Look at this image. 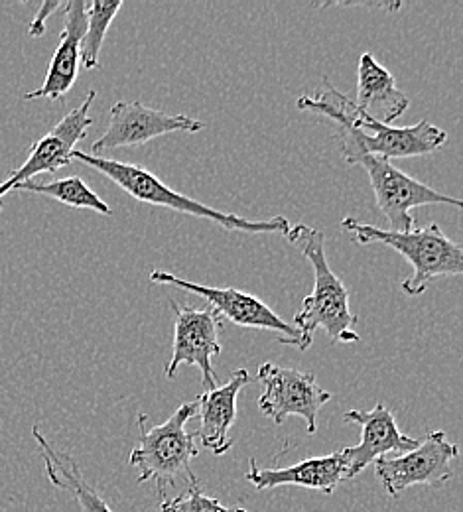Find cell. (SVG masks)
<instances>
[{
  "label": "cell",
  "instance_id": "cell-15",
  "mask_svg": "<svg viewBox=\"0 0 463 512\" xmlns=\"http://www.w3.org/2000/svg\"><path fill=\"white\" fill-rule=\"evenodd\" d=\"M347 465L341 451H333L330 455L310 457L290 467H272L263 469L257 465V459L249 461L247 481L257 487V491L278 489V487H302L331 495L337 485L345 479Z\"/></svg>",
  "mask_w": 463,
  "mask_h": 512
},
{
  "label": "cell",
  "instance_id": "cell-10",
  "mask_svg": "<svg viewBox=\"0 0 463 512\" xmlns=\"http://www.w3.org/2000/svg\"><path fill=\"white\" fill-rule=\"evenodd\" d=\"M95 99H97V91L91 89L87 93L85 101L77 109L69 111L66 117L46 136H42L38 142H34L24 164L20 168L12 170L10 176L0 184V201L6 193L14 192L16 186L30 182L32 178L46 174V172L54 174L73 162L71 154H73L77 142L87 136V130L93 125L89 109L95 103Z\"/></svg>",
  "mask_w": 463,
  "mask_h": 512
},
{
  "label": "cell",
  "instance_id": "cell-11",
  "mask_svg": "<svg viewBox=\"0 0 463 512\" xmlns=\"http://www.w3.org/2000/svg\"><path fill=\"white\" fill-rule=\"evenodd\" d=\"M176 323H174V345L170 363L164 369L166 379H174L182 365H192L201 371V383L205 390L217 386V373L213 371L211 359L221 353L219 331L223 321L207 308L198 310L192 306H180L170 302Z\"/></svg>",
  "mask_w": 463,
  "mask_h": 512
},
{
  "label": "cell",
  "instance_id": "cell-18",
  "mask_svg": "<svg viewBox=\"0 0 463 512\" xmlns=\"http://www.w3.org/2000/svg\"><path fill=\"white\" fill-rule=\"evenodd\" d=\"M32 436L42 453L46 477L54 487L69 493L81 512H113L109 503L87 483L71 453L54 448L38 426L32 430Z\"/></svg>",
  "mask_w": 463,
  "mask_h": 512
},
{
  "label": "cell",
  "instance_id": "cell-16",
  "mask_svg": "<svg viewBox=\"0 0 463 512\" xmlns=\"http://www.w3.org/2000/svg\"><path fill=\"white\" fill-rule=\"evenodd\" d=\"M251 381L247 369H237L227 383L209 388L199 396V432L196 436L201 446L213 455H223L233 448L229 430L237 420V398Z\"/></svg>",
  "mask_w": 463,
  "mask_h": 512
},
{
  "label": "cell",
  "instance_id": "cell-7",
  "mask_svg": "<svg viewBox=\"0 0 463 512\" xmlns=\"http://www.w3.org/2000/svg\"><path fill=\"white\" fill-rule=\"evenodd\" d=\"M148 278L152 284L174 286L203 298L221 321L227 320L239 327L278 333V343L282 345H292L298 349L302 345V337L296 331V327L282 320L261 298L253 294H247L237 288H213L205 284H196L164 270H150Z\"/></svg>",
  "mask_w": 463,
  "mask_h": 512
},
{
  "label": "cell",
  "instance_id": "cell-12",
  "mask_svg": "<svg viewBox=\"0 0 463 512\" xmlns=\"http://www.w3.org/2000/svg\"><path fill=\"white\" fill-rule=\"evenodd\" d=\"M205 127L198 119L188 115H168L158 109H150L140 101H121L111 109V121L105 134L93 142V156H101L105 150L131 148L146 144L158 136L172 132H199Z\"/></svg>",
  "mask_w": 463,
  "mask_h": 512
},
{
  "label": "cell",
  "instance_id": "cell-9",
  "mask_svg": "<svg viewBox=\"0 0 463 512\" xmlns=\"http://www.w3.org/2000/svg\"><path fill=\"white\" fill-rule=\"evenodd\" d=\"M257 377L263 384L259 408L266 418L274 422V426H282L286 418L298 416L306 422L308 434L318 432V414L333 394L318 384L314 373L286 369L276 363H263Z\"/></svg>",
  "mask_w": 463,
  "mask_h": 512
},
{
  "label": "cell",
  "instance_id": "cell-2",
  "mask_svg": "<svg viewBox=\"0 0 463 512\" xmlns=\"http://www.w3.org/2000/svg\"><path fill=\"white\" fill-rule=\"evenodd\" d=\"M284 237L302 251L314 268V290L294 316V327L302 337L300 351L310 349L318 329L333 343H361V335L355 331L359 318L349 308V290L331 270L326 256V235L300 223L290 227Z\"/></svg>",
  "mask_w": 463,
  "mask_h": 512
},
{
  "label": "cell",
  "instance_id": "cell-14",
  "mask_svg": "<svg viewBox=\"0 0 463 512\" xmlns=\"http://www.w3.org/2000/svg\"><path fill=\"white\" fill-rule=\"evenodd\" d=\"M85 0H69L64 4L66 24L60 36V44L54 52V58L48 67L46 79L42 87L24 95V101L50 99L62 101L77 81L79 65H81V38L87 28Z\"/></svg>",
  "mask_w": 463,
  "mask_h": 512
},
{
  "label": "cell",
  "instance_id": "cell-23",
  "mask_svg": "<svg viewBox=\"0 0 463 512\" xmlns=\"http://www.w3.org/2000/svg\"><path fill=\"white\" fill-rule=\"evenodd\" d=\"M0 213H2V201H0Z\"/></svg>",
  "mask_w": 463,
  "mask_h": 512
},
{
  "label": "cell",
  "instance_id": "cell-21",
  "mask_svg": "<svg viewBox=\"0 0 463 512\" xmlns=\"http://www.w3.org/2000/svg\"><path fill=\"white\" fill-rule=\"evenodd\" d=\"M158 512H249L243 507H225L219 499L203 493L201 485H192L184 489L176 499H164Z\"/></svg>",
  "mask_w": 463,
  "mask_h": 512
},
{
  "label": "cell",
  "instance_id": "cell-19",
  "mask_svg": "<svg viewBox=\"0 0 463 512\" xmlns=\"http://www.w3.org/2000/svg\"><path fill=\"white\" fill-rule=\"evenodd\" d=\"M14 192H30L38 193V195H46L52 197L60 203H64L67 207H75V209H93L101 215H113L111 207L93 192L79 176H71V178H62V180H54V182H24L20 186L14 188Z\"/></svg>",
  "mask_w": 463,
  "mask_h": 512
},
{
  "label": "cell",
  "instance_id": "cell-20",
  "mask_svg": "<svg viewBox=\"0 0 463 512\" xmlns=\"http://www.w3.org/2000/svg\"><path fill=\"white\" fill-rule=\"evenodd\" d=\"M121 8H123L121 0L117 2L93 0L85 4L87 28L81 38V65L85 69H95L99 65V54H101L103 42Z\"/></svg>",
  "mask_w": 463,
  "mask_h": 512
},
{
  "label": "cell",
  "instance_id": "cell-13",
  "mask_svg": "<svg viewBox=\"0 0 463 512\" xmlns=\"http://www.w3.org/2000/svg\"><path fill=\"white\" fill-rule=\"evenodd\" d=\"M343 420L361 426V442L353 448L341 449L347 465L345 479H355L379 457L404 453L418 446V440L400 432L395 414L383 402L373 410H347Z\"/></svg>",
  "mask_w": 463,
  "mask_h": 512
},
{
  "label": "cell",
  "instance_id": "cell-6",
  "mask_svg": "<svg viewBox=\"0 0 463 512\" xmlns=\"http://www.w3.org/2000/svg\"><path fill=\"white\" fill-rule=\"evenodd\" d=\"M460 457V448L444 432H428L418 446L393 457L375 459V473L389 497L397 499L406 489L442 487L454 477L452 463Z\"/></svg>",
  "mask_w": 463,
  "mask_h": 512
},
{
  "label": "cell",
  "instance_id": "cell-5",
  "mask_svg": "<svg viewBox=\"0 0 463 512\" xmlns=\"http://www.w3.org/2000/svg\"><path fill=\"white\" fill-rule=\"evenodd\" d=\"M341 227L357 245L383 243L404 256L412 266V276L400 284L406 296H420L438 276H460L463 272V249L452 241L438 223L422 229L398 233L361 223L355 217H343Z\"/></svg>",
  "mask_w": 463,
  "mask_h": 512
},
{
  "label": "cell",
  "instance_id": "cell-17",
  "mask_svg": "<svg viewBox=\"0 0 463 512\" xmlns=\"http://www.w3.org/2000/svg\"><path fill=\"white\" fill-rule=\"evenodd\" d=\"M353 103L369 119L389 127L408 109V97L398 89L393 73L369 52L359 58L357 97Z\"/></svg>",
  "mask_w": 463,
  "mask_h": 512
},
{
  "label": "cell",
  "instance_id": "cell-1",
  "mask_svg": "<svg viewBox=\"0 0 463 512\" xmlns=\"http://www.w3.org/2000/svg\"><path fill=\"white\" fill-rule=\"evenodd\" d=\"M296 105L300 111L324 115L335 123V138L347 164L359 154L381 156L389 162L395 158L426 156L448 142V134L426 119L402 128L369 119L355 107L353 99L331 85L328 77H324L322 89L314 95H302Z\"/></svg>",
  "mask_w": 463,
  "mask_h": 512
},
{
  "label": "cell",
  "instance_id": "cell-4",
  "mask_svg": "<svg viewBox=\"0 0 463 512\" xmlns=\"http://www.w3.org/2000/svg\"><path fill=\"white\" fill-rule=\"evenodd\" d=\"M71 160H77L83 166H89V168L101 172L105 178H109L113 184H117L123 192L129 193L136 201L172 209V211L192 215L198 219H205V221H211L227 231H239V233H251V235H259V233L286 235L290 229V221L282 215L266 219V221H251V219H243L233 213L213 209V207L199 203L184 193L174 192L172 188L162 184L156 174H152L146 168L136 166V164L85 154L81 150H73Z\"/></svg>",
  "mask_w": 463,
  "mask_h": 512
},
{
  "label": "cell",
  "instance_id": "cell-3",
  "mask_svg": "<svg viewBox=\"0 0 463 512\" xmlns=\"http://www.w3.org/2000/svg\"><path fill=\"white\" fill-rule=\"evenodd\" d=\"M198 416V400L180 404L160 426H150L146 414H138V446L129 455L138 483H150L152 491L164 501L168 489L198 485L192 461L198 457V436L186 432V424Z\"/></svg>",
  "mask_w": 463,
  "mask_h": 512
},
{
  "label": "cell",
  "instance_id": "cell-22",
  "mask_svg": "<svg viewBox=\"0 0 463 512\" xmlns=\"http://www.w3.org/2000/svg\"><path fill=\"white\" fill-rule=\"evenodd\" d=\"M58 8H64V2H58V0H54V2H42L40 8H38V12H36V16H34V20H32L30 26H28V34H30L32 38H40V36L46 32V20H48L50 14L56 12Z\"/></svg>",
  "mask_w": 463,
  "mask_h": 512
},
{
  "label": "cell",
  "instance_id": "cell-8",
  "mask_svg": "<svg viewBox=\"0 0 463 512\" xmlns=\"http://www.w3.org/2000/svg\"><path fill=\"white\" fill-rule=\"evenodd\" d=\"M351 164L365 168V172L369 174V182L375 192L379 211L387 217L391 231L408 233L414 229V217L410 215V209L414 207H422V205H452L458 209L462 207L460 199L432 190L430 186L406 176L381 156L359 154L351 160Z\"/></svg>",
  "mask_w": 463,
  "mask_h": 512
}]
</instances>
